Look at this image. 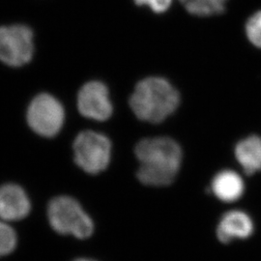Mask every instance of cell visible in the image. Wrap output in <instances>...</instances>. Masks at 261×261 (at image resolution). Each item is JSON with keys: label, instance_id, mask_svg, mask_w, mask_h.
Returning <instances> with one entry per match:
<instances>
[{"label": "cell", "instance_id": "6da1fadb", "mask_svg": "<svg viewBox=\"0 0 261 261\" xmlns=\"http://www.w3.org/2000/svg\"><path fill=\"white\" fill-rule=\"evenodd\" d=\"M140 161L138 178L147 186H168L176 177L182 162V150L168 138L141 140L136 146Z\"/></svg>", "mask_w": 261, "mask_h": 261}, {"label": "cell", "instance_id": "7a4b0ae2", "mask_svg": "<svg viewBox=\"0 0 261 261\" xmlns=\"http://www.w3.org/2000/svg\"><path fill=\"white\" fill-rule=\"evenodd\" d=\"M180 103L177 90L162 77H148L138 84L130 106L140 120L160 123L176 111Z\"/></svg>", "mask_w": 261, "mask_h": 261}, {"label": "cell", "instance_id": "3957f363", "mask_svg": "<svg viewBox=\"0 0 261 261\" xmlns=\"http://www.w3.org/2000/svg\"><path fill=\"white\" fill-rule=\"evenodd\" d=\"M47 218L57 233L73 235L79 239L90 237L94 224L80 203L70 196H57L47 206Z\"/></svg>", "mask_w": 261, "mask_h": 261}, {"label": "cell", "instance_id": "277c9868", "mask_svg": "<svg viewBox=\"0 0 261 261\" xmlns=\"http://www.w3.org/2000/svg\"><path fill=\"white\" fill-rule=\"evenodd\" d=\"M76 165L90 174H98L108 168L112 144L110 140L100 133L84 130L74 142Z\"/></svg>", "mask_w": 261, "mask_h": 261}, {"label": "cell", "instance_id": "5b68a950", "mask_svg": "<svg viewBox=\"0 0 261 261\" xmlns=\"http://www.w3.org/2000/svg\"><path fill=\"white\" fill-rule=\"evenodd\" d=\"M64 120L62 105L49 94L38 95L28 107V125L39 136L55 137L62 129Z\"/></svg>", "mask_w": 261, "mask_h": 261}, {"label": "cell", "instance_id": "8992f818", "mask_svg": "<svg viewBox=\"0 0 261 261\" xmlns=\"http://www.w3.org/2000/svg\"><path fill=\"white\" fill-rule=\"evenodd\" d=\"M34 54L33 32L23 24L0 27V61L11 67L28 64Z\"/></svg>", "mask_w": 261, "mask_h": 261}, {"label": "cell", "instance_id": "52a82bcc", "mask_svg": "<svg viewBox=\"0 0 261 261\" xmlns=\"http://www.w3.org/2000/svg\"><path fill=\"white\" fill-rule=\"evenodd\" d=\"M80 112L87 118L105 121L112 114V105L107 86L100 82L84 84L77 96Z\"/></svg>", "mask_w": 261, "mask_h": 261}, {"label": "cell", "instance_id": "ba28073f", "mask_svg": "<svg viewBox=\"0 0 261 261\" xmlns=\"http://www.w3.org/2000/svg\"><path fill=\"white\" fill-rule=\"evenodd\" d=\"M31 203L21 187L8 183L0 187V220L16 222L28 217Z\"/></svg>", "mask_w": 261, "mask_h": 261}, {"label": "cell", "instance_id": "9c48e42d", "mask_svg": "<svg viewBox=\"0 0 261 261\" xmlns=\"http://www.w3.org/2000/svg\"><path fill=\"white\" fill-rule=\"evenodd\" d=\"M253 231L252 219L242 211H230L224 215L217 228L221 242L227 244L234 239H246Z\"/></svg>", "mask_w": 261, "mask_h": 261}, {"label": "cell", "instance_id": "30bf717a", "mask_svg": "<svg viewBox=\"0 0 261 261\" xmlns=\"http://www.w3.org/2000/svg\"><path fill=\"white\" fill-rule=\"evenodd\" d=\"M245 185L241 176L232 170L219 172L212 182V191L219 199L224 202H233L244 194Z\"/></svg>", "mask_w": 261, "mask_h": 261}, {"label": "cell", "instance_id": "8fae6325", "mask_svg": "<svg viewBox=\"0 0 261 261\" xmlns=\"http://www.w3.org/2000/svg\"><path fill=\"white\" fill-rule=\"evenodd\" d=\"M235 156L247 174L261 170V139L256 136L241 140L235 148Z\"/></svg>", "mask_w": 261, "mask_h": 261}, {"label": "cell", "instance_id": "7c38bea8", "mask_svg": "<svg viewBox=\"0 0 261 261\" xmlns=\"http://www.w3.org/2000/svg\"><path fill=\"white\" fill-rule=\"evenodd\" d=\"M189 13L196 16H212L223 13L226 0H180Z\"/></svg>", "mask_w": 261, "mask_h": 261}, {"label": "cell", "instance_id": "4fadbf2b", "mask_svg": "<svg viewBox=\"0 0 261 261\" xmlns=\"http://www.w3.org/2000/svg\"><path fill=\"white\" fill-rule=\"evenodd\" d=\"M18 245V236L7 222L0 220V257L14 252Z\"/></svg>", "mask_w": 261, "mask_h": 261}, {"label": "cell", "instance_id": "5bb4252c", "mask_svg": "<svg viewBox=\"0 0 261 261\" xmlns=\"http://www.w3.org/2000/svg\"><path fill=\"white\" fill-rule=\"evenodd\" d=\"M246 33L254 46L261 47V11L255 13L248 20Z\"/></svg>", "mask_w": 261, "mask_h": 261}, {"label": "cell", "instance_id": "9a60e30c", "mask_svg": "<svg viewBox=\"0 0 261 261\" xmlns=\"http://www.w3.org/2000/svg\"><path fill=\"white\" fill-rule=\"evenodd\" d=\"M138 5L148 6L155 13H164L169 8L172 0H135Z\"/></svg>", "mask_w": 261, "mask_h": 261}, {"label": "cell", "instance_id": "2e32d148", "mask_svg": "<svg viewBox=\"0 0 261 261\" xmlns=\"http://www.w3.org/2000/svg\"><path fill=\"white\" fill-rule=\"evenodd\" d=\"M75 261H94V260H90V259H84V258H81V259H77V260Z\"/></svg>", "mask_w": 261, "mask_h": 261}]
</instances>
